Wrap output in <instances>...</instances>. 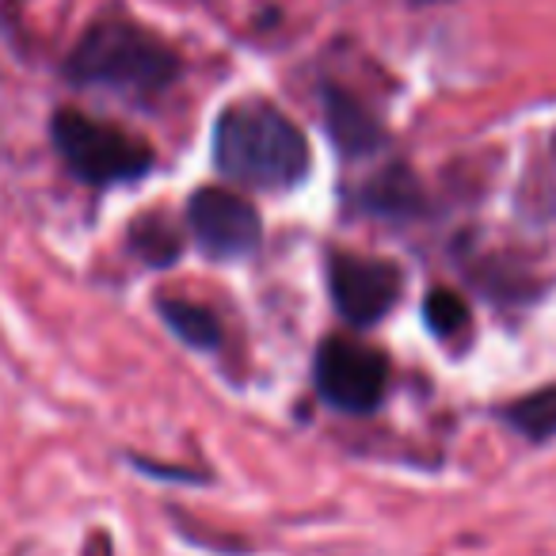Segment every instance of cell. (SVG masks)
<instances>
[{"instance_id":"1","label":"cell","mask_w":556,"mask_h":556,"mask_svg":"<svg viewBox=\"0 0 556 556\" xmlns=\"http://www.w3.org/2000/svg\"><path fill=\"white\" fill-rule=\"evenodd\" d=\"M214 164L252 191H290L309 176L313 156L294 118L263 100H240L214 123Z\"/></svg>"},{"instance_id":"2","label":"cell","mask_w":556,"mask_h":556,"mask_svg":"<svg viewBox=\"0 0 556 556\" xmlns=\"http://www.w3.org/2000/svg\"><path fill=\"white\" fill-rule=\"evenodd\" d=\"M65 70L70 80L85 88L149 100L179 77V58L161 35L146 31L141 24L111 20V24L88 27L85 39L73 47Z\"/></svg>"},{"instance_id":"3","label":"cell","mask_w":556,"mask_h":556,"mask_svg":"<svg viewBox=\"0 0 556 556\" xmlns=\"http://www.w3.org/2000/svg\"><path fill=\"white\" fill-rule=\"evenodd\" d=\"M50 138L65 168L88 187L134 184L153 168V149L146 141L111 123H96L80 111H58Z\"/></svg>"},{"instance_id":"4","label":"cell","mask_w":556,"mask_h":556,"mask_svg":"<svg viewBox=\"0 0 556 556\" xmlns=\"http://www.w3.org/2000/svg\"><path fill=\"white\" fill-rule=\"evenodd\" d=\"M317 393L325 404L348 416H370L389 389V363L381 351L348 336H332L317 348Z\"/></svg>"},{"instance_id":"5","label":"cell","mask_w":556,"mask_h":556,"mask_svg":"<svg viewBox=\"0 0 556 556\" xmlns=\"http://www.w3.org/2000/svg\"><path fill=\"white\" fill-rule=\"evenodd\" d=\"M328 290L332 305L348 325L370 328L393 313L404 294V275L396 263L374 255L332 252L328 255Z\"/></svg>"},{"instance_id":"6","label":"cell","mask_w":556,"mask_h":556,"mask_svg":"<svg viewBox=\"0 0 556 556\" xmlns=\"http://www.w3.org/2000/svg\"><path fill=\"white\" fill-rule=\"evenodd\" d=\"M191 237L210 260H244L260 248L263 217L248 199L225 187H202L187 199Z\"/></svg>"},{"instance_id":"7","label":"cell","mask_w":556,"mask_h":556,"mask_svg":"<svg viewBox=\"0 0 556 556\" xmlns=\"http://www.w3.org/2000/svg\"><path fill=\"white\" fill-rule=\"evenodd\" d=\"M325 126L332 146L340 149L343 156H366L386 141V130L381 123L343 88H325Z\"/></svg>"},{"instance_id":"8","label":"cell","mask_w":556,"mask_h":556,"mask_svg":"<svg viewBox=\"0 0 556 556\" xmlns=\"http://www.w3.org/2000/svg\"><path fill=\"white\" fill-rule=\"evenodd\" d=\"M156 313L161 320L194 351H214L222 348V320L199 302H187V298H156Z\"/></svg>"},{"instance_id":"9","label":"cell","mask_w":556,"mask_h":556,"mask_svg":"<svg viewBox=\"0 0 556 556\" xmlns=\"http://www.w3.org/2000/svg\"><path fill=\"white\" fill-rule=\"evenodd\" d=\"M366 210L370 214H386V217H412L419 214L424 206V191H419L416 176L408 168H386L366 184V194H363Z\"/></svg>"},{"instance_id":"10","label":"cell","mask_w":556,"mask_h":556,"mask_svg":"<svg viewBox=\"0 0 556 556\" xmlns=\"http://www.w3.org/2000/svg\"><path fill=\"white\" fill-rule=\"evenodd\" d=\"M126 240H130L134 255H138V260H146L149 267H168V263H176L179 252H184V240H179V232L156 214L138 217V222L130 225V232H126Z\"/></svg>"},{"instance_id":"11","label":"cell","mask_w":556,"mask_h":556,"mask_svg":"<svg viewBox=\"0 0 556 556\" xmlns=\"http://www.w3.org/2000/svg\"><path fill=\"white\" fill-rule=\"evenodd\" d=\"M503 419H507L518 434H526L530 442L556 439V389H538V393L507 404Z\"/></svg>"},{"instance_id":"12","label":"cell","mask_w":556,"mask_h":556,"mask_svg":"<svg viewBox=\"0 0 556 556\" xmlns=\"http://www.w3.org/2000/svg\"><path fill=\"white\" fill-rule=\"evenodd\" d=\"M424 320H427V328L439 336V340H450L454 332L469 328V305H465L462 294L439 287V290H431V294L424 298Z\"/></svg>"},{"instance_id":"13","label":"cell","mask_w":556,"mask_h":556,"mask_svg":"<svg viewBox=\"0 0 556 556\" xmlns=\"http://www.w3.org/2000/svg\"><path fill=\"white\" fill-rule=\"evenodd\" d=\"M412 4H439V0H412Z\"/></svg>"}]
</instances>
